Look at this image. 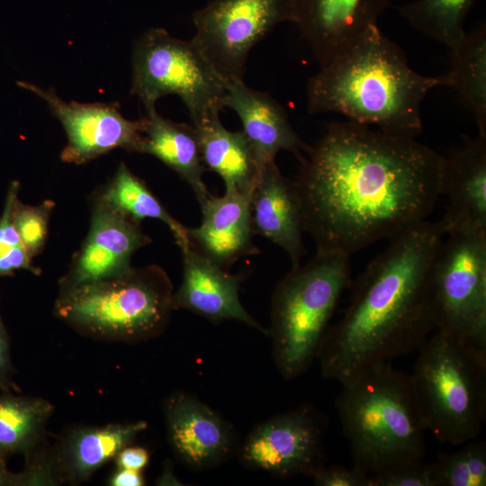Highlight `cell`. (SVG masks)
Listing matches in <instances>:
<instances>
[{
  "label": "cell",
  "instance_id": "obj_1",
  "mask_svg": "<svg viewBox=\"0 0 486 486\" xmlns=\"http://www.w3.org/2000/svg\"><path fill=\"white\" fill-rule=\"evenodd\" d=\"M444 156L352 121L333 122L293 184L317 251L351 256L428 220L440 196Z\"/></svg>",
  "mask_w": 486,
  "mask_h": 486
},
{
  "label": "cell",
  "instance_id": "obj_2",
  "mask_svg": "<svg viewBox=\"0 0 486 486\" xmlns=\"http://www.w3.org/2000/svg\"><path fill=\"white\" fill-rule=\"evenodd\" d=\"M446 236L428 220L390 239L356 279L347 309L329 326L317 359L344 382L363 367L418 350L436 329L432 267Z\"/></svg>",
  "mask_w": 486,
  "mask_h": 486
},
{
  "label": "cell",
  "instance_id": "obj_3",
  "mask_svg": "<svg viewBox=\"0 0 486 486\" xmlns=\"http://www.w3.org/2000/svg\"><path fill=\"white\" fill-rule=\"evenodd\" d=\"M449 86L446 75L414 71L404 51L372 26L307 85L310 114L336 112L398 137L422 131L421 104L428 93Z\"/></svg>",
  "mask_w": 486,
  "mask_h": 486
},
{
  "label": "cell",
  "instance_id": "obj_4",
  "mask_svg": "<svg viewBox=\"0 0 486 486\" xmlns=\"http://www.w3.org/2000/svg\"><path fill=\"white\" fill-rule=\"evenodd\" d=\"M341 384L335 407L355 466L374 474L424 457L426 428L409 374L378 361Z\"/></svg>",
  "mask_w": 486,
  "mask_h": 486
},
{
  "label": "cell",
  "instance_id": "obj_5",
  "mask_svg": "<svg viewBox=\"0 0 486 486\" xmlns=\"http://www.w3.org/2000/svg\"><path fill=\"white\" fill-rule=\"evenodd\" d=\"M411 388L426 430L443 444L475 439L486 418V350L435 330L418 349Z\"/></svg>",
  "mask_w": 486,
  "mask_h": 486
},
{
  "label": "cell",
  "instance_id": "obj_6",
  "mask_svg": "<svg viewBox=\"0 0 486 486\" xmlns=\"http://www.w3.org/2000/svg\"><path fill=\"white\" fill-rule=\"evenodd\" d=\"M349 259L342 253L316 250L276 284L267 329L274 364L284 380L302 375L317 359L339 299L351 284Z\"/></svg>",
  "mask_w": 486,
  "mask_h": 486
},
{
  "label": "cell",
  "instance_id": "obj_7",
  "mask_svg": "<svg viewBox=\"0 0 486 486\" xmlns=\"http://www.w3.org/2000/svg\"><path fill=\"white\" fill-rule=\"evenodd\" d=\"M173 286L158 266L131 267L125 273L60 289L56 314L82 332L102 338L136 342L166 328Z\"/></svg>",
  "mask_w": 486,
  "mask_h": 486
},
{
  "label": "cell",
  "instance_id": "obj_8",
  "mask_svg": "<svg viewBox=\"0 0 486 486\" xmlns=\"http://www.w3.org/2000/svg\"><path fill=\"white\" fill-rule=\"evenodd\" d=\"M130 92L146 111L155 109L160 97L176 94L196 125L220 114L226 87L193 40H183L163 28H152L135 43Z\"/></svg>",
  "mask_w": 486,
  "mask_h": 486
},
{
  "label": "cell",
  "instance_id": "obj_9",
  "mask_svg": "<svg viewBox=\"0 0 486 486\" xmlns=\"http://www.w3.org/2000/svg\"><path fill=\"white\" fill-rule=\"evenodd\" d=\"M446 236L432 267L436 330L486 350V233Z\"/></svg>",
  "mask_w": 486,
  "mask_h": 486
},
{
  "label": "cell",
  "instance_id": "obj_10",
  "mask_svg": "<svg viewBox=\"0 0 486 486\" xmlns=\"http://www.w3.org/2000/svg\"><path fill=\"white\" fill-rule=\"evenodd\" d=\"M296 21L295 0H212L193 14V40L224 82L243 80L253 47Z\"/></svg>",
  "mask_w": 486,
  "mask_h": 486
},
{
  "label": "cell",
  "instance_id": "obj_11",
  "mask_svg": "<svg viewBox=\"0 0 486 486\" xmlns=\"http://www.w3.org/2000/svg\"><path fill=\"white\" fill-rule=\"evenodd\" d=\"M327 418L310 404L277 414L252 428L238 446L242 465L278 478L311 476L325 465Z\"/></svg>",
  "mask_w": 486,
  "mask_h": 486
},
{
  "label": "cell",
  "instance_id": "obj_12",
  "mask_svg": "<svg viewBox=\"0 0 486 486\" xmlns=\"http://www.w3.org/2000/svg\"><path fill=\"white\" fill-rule=\"evenodd\" d=\"M17 84L42 99L61 122L68 137L60 155L63 162L84 164L117 148L136 152L144 117L130 121L117 104L66 102L52 89L24 81Z\"/></svg>",
  "mask_w": 486,
  "mask_h": 486
},
{
  "label": "cell",
  "instance_id": "obj_13",
  "mask_svg": "<svg viewBox=\"0 0 486 486\" xmlns=\"http://www.w3.org/2000/svg\"><path fill=\"white\" fill-rule=\"evenodd\" d=\"M164 410L170 446L191 470L216 468L238 452L239 444L233 426L193 394L173 393Z\"/></svg>",
  "mask_w": 486,
  "mask_h": 486
},
{
  "label": "cell",
  "instance_id": "obj_14",
  "mask_svg": "<svg viewBox=\"0 0 486 486\" xmlns=\"http://www.w3.org/2000/svg\"><path fill=\"white\" fill-rule=\"evenodd\" d=\"M149 243L139 222L97 200L87 237L60 280V289L125 273L131 268L132 255Z\"/></svg>",
  "mask_w": 486,
  "mask_h": 486
},
{
  "label": "cell",
  "instance_id": "obj_15",
  "mask_svg": "<svg viewBox=\"0 0 486 486\" xmlns=\"http://www.w3.org/2000/svg\"><path fill=\"white\" fill-rule=\"evenodd\" d=\"M295 4L294 24L323 67L377 25L390 0H295Z\"/></svg>",
  "mask_w": 486,
  "mask_h": 486
},
{
  "label": "cell",
  "instance_id": "obj_16",
  "mask_svg": "<svg viewBox=\"0 0 486 486\" xmlns=\"http://www.w3.org/2000/svg\"><path fill=\"white\" fill-rule=\"evenodd\" d=\"M440 195L447 199L440 219L446 236L486 233V136L465 137L461 148L444 156Z\"/></svg>",
  "mask_w": 486,
  "mask_h": 486
},
{
  "label": "cell",
  "instance_id": "obj_17",
  "mask_svg": "<svg viewBox=\"0 0 486 486\" xmlns=\"http://www.w3.org/2000/svg\"><path fill=\"white\" fill-rule=\"evenodd\" d=\"M181 251L183 278L173 292V310H187L213 322L237 320L268 337V329L240 302V276L213 264L190 246Z\"/></svg>",
  "mask_w": 486,
  "mask_h": 486
},
{
  "label": "cell",
  "instance_id": "obj_18",
  "mask_svg": "<svg viewBox=\"0 0 486 486\" xmlns=\"http://www.w3.org/2000/svg\"><path fill=\"white\" fill-rule=\"evenodd\" d=\"M252 196L225 190L200 203L202 223L187 228L190 247L218 266L229 270L238 259L256 255L251 221Z\"/></svg>",
  "mask_w": 486,
  "mask_h": 486
},
{
  "label": "cell",
  "instance_id": "obj_19",
  "mask_svg": "<svg viewBox=\"0 0 486 486\" xmlns=\"http://www.w3.org/2000/svg\"><path fill=\"white\" fill-rule=\"evenodd\" d=\"M225 87L224 107L238 116L260 174L282 150L302 160L310 146L293 130L283 105L267 93L248 87L243 80L225 82Z\"/></svg>",
  "mask_w": 486,
  "mask_h": 486
},
{
  "label": "cell",
  "instance_id": "obj_20",
  "mask_svg": "<svg viewBox=\"0 0 486 486\" xmlns=\"http://www.w3.org/2000/svg\"><path fill=\"white\" fill-rule=\"evenodd\" d=\"M251 221L254 235L281 248L292 266L301 264L306 254L301 203L293 181L281 173L275 162L266 165L258 177L251 198Z\"/></svg>",
  "mask_w": 486,
  "mask_h": 486
},
{
  "label": "cell",
  "instance_id": "obj_21",
  "mask_svg": "<svg viewBox=\"0 0 486 486\" xmlns=\"http://www.w3.org/2000/svg\"><path fill=\"white\" fill-rule=\"evenodd\" d=\"M147 428L146 421L139 420L70 430L45 457L54 482L87 480Z\"/></svg>",
  "mask_w": 486,
  "mask_h": 486
},
{
  "label": "cell",
  "instance_id": "obj_22",
  "mask_svg": "<svg viewBox=\"0 0 486 486\" xmlns=\"http://www.w3.org/2000/svg\"><path fill=\"white\" fill-rule=\"evenodd\" d=\"M144 129L136 152L151 155L175 171L194 191L199 204L211 195L202 180L205 170L194 126L146 111Z\"/></svg>",
  "mask_w": 486,
  "mask_h": 486
},
{
  "label": "cell",
  "instance_id": "obj_23",
  "mask_svg": "<svg viewBox=\"0 0 486 486\" xmlns=\"http://www.w3.org/2000/svg\"><path fill=\"white\" fill-rule=\"evenodd\" d=\"M193 126L204 166L222 178L225 190L252 196L260 172L243 131L227 130L220 114Z\"/></svg>",
  "mask_w": 486,
  "mask_h": 486
},
{
  "label": "cell",
  "instance_id": "obj_24",
  "mask_svg": "<svg viewBox=\"0 0 486 486\" xmlns=\"http://www.w3.org/2000/svg\"><path fill=\"white\" fill-rule=\"evenodd\" d=\"M461 103L472 112L478 135L486 136V25L466 32L450 50V68L446 74Z\"/></svg>",
  "mask_w": 486,
  "mask_h": 486
},
{
  "label": "cell",
  "instance_id": "obj_25",
  "mask_svg": "<svg viewBox=\"0 0 486 486\" xmlns=\"http://www.w3.org/2000/svg\"><path fill=\"white\" fill-rule=\"evenodd\" d=\"M52 412L53 406L40 398L10 392L0 396V452L5 456L22 454L27 459L36 454Z\"/></svg>",
  "mask_w": 486,
  "mask_h": 486
},
{
  "label": "cell",
  "instance_id": "obj_26",
  "mask_svg": "<svg viewBox=\"0 0 486 486\" xmlns=\"http://www.w3.org/2000/svg\"><path fill=\"white\" fill-rule=\"evenodd\" d=\"M97 200L139 223L145 218L158 219L169 228L180 249L190 246L187 228L166 210L145 183L124 163L120 164Z\"/></svg>",
  "mask_w": 486,
  "mask_h": 486
},
{
  "label": "cell",
  "instance_id": "obj_27",
  "mask_svg": "<svg viewBox=\"0 0 486 486\" xmlns=\"http://www.w3.org/2000/svg\"><path fill=\"white\" fill-rule=\"evenodd\" d=\"M476 0H414L394 6L410 26L450 50L466 35L464 21Z\"/></svg>",
  "mask_w": 486,
  "mask_h": 486
},
{
  "label": "cell",
  "instance_id": "obj_28",
  "mask_svg": "<svg viewBox=\"0 0 486 486\" xmlns=\"http://www.w3.org/2000/svg\"><path fill=\"white\" fill-rule=\"evenodd\" d=\"M438 486H485L486 443L472 441L452 453L439 452L434 462Z\"/></svg>",
  "mask_w": 486,
  "mask_h": 486
},
{
  "label": "cell",
  "instance_id": "obj_29",
  "mask_svg": "<svg viewBox=\"0 0 486 486\" xmlns=\"http://www.w3.org/2000/svg\"><path fill=\"white\" fill-rule=\"evenodd\" d=\"M52 201L47 200L39 205H25L18 199L13 210V220L22 246L31 258L42 250L47 235Z\"/></svg>",
  "mask_w": 486,
  "mask_h": 486
},
{
  "label": "cell",
  "instance_id": "obj_30",
  "mask_svg": "<svg viewBox=\"0 0 486 486\" xmlns=\"http://www.w3.org/2000/svg\"><path fill=\"white\" fill-rule=\"evenodd\" d=\"M369 486H438L434 462L421 460L369 474Z\"/></svg>",
  "mask_w": 486,
  "mask_h": 486
},
{
  "label": "cell",
  "instance_id": "obj_31",
  "mask_svg": "<svg viewBox=\"0 0 486 486\" xmlns=\"http://www.w3.org/2000/svg\"><path fill=\"white\" fill-rule=\"evenodd\" d=\"M317 486H369V474L353 464L326 465L317 470L311 476Z\"/></svg>",
  "mask_w": 486,
  "mask_h": 486
},
{
  "label": "cell",
  "instance_id": "obj_32",
  "mask_svg": "<svg viewBox=\"0 0 486 486\" xmlns=\"http://www.w3.org/2000/svg\"><path fill=\"white\" fill-rule=\"evenodd\" d=\"M19 269L39 274V269L32 266V258L23 246L0 244V276L11 274Z\"/></svg>",
  "mask_w": 486,
  "mask_h": 486
},
{
  "label": "cell",
  "instance_id": "obj_33",
  "mask_svg": "<svg viewBox=\"0 0 486 486\" xmlns=\"http://www.w3.org/2000/svg\"><path fill=\"white\" fill-rule=\"evenodd\" d=\"M13 365L10 357L8 336L0 317V388L4 392L17 391L13 382Z\"/></svg>",
  "mask_w": 486,
  "mask_h": 486
},
{
  "label": "cell",
  "instance_id": "obj_34",
  "mask_svg": "<svg viewBox=\"0 0 486 486\" xmlns=\"http://www.w3.org/2000/svg\"><path fill=\"white\" fill-rule=\"evenodd\" d=\"M117 468L142 471L149 462V454L140 446H125L114 458Z\"/></svg>",
  "mask_w": 486,
  "mask_h": 486
},
{
  "label": "cell",
  "instance_id": "obj_35",
  "mask_svg": "<svg viewBox=\"0 0 486 486\" xmlns=\"http://www.w3.org/2000/svg\"><path fill=\"white\" fill-rule=\"evenodd\" d=\"M112 486H142L145 484L140 471L125 468H117L109 480Z\"/></svg>",
  "mask_w": 486,
  "mask_h": 486
},
{
  "label": "cell",
  "instance_id": "obj_36",
  "mask_svg": "<svg viewBox=\"0 0 486 486\" xmlns=\"http://www.w3.org/2000/svg\"><path fill=\"white\" fill-rule=\"evenodd\" d=\"M0 486H22L21 473L7 469L5 455L0 452Z\"/></svg>",
  "mask_w": 486,
  "mask_h": 486
}]
</instances>
